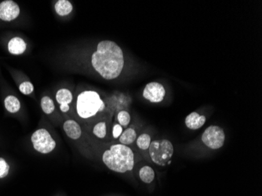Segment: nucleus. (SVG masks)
<instances>
[{"mask_svg":"<svg viewBox=\"0 0 262 196\" xmlns=\"http://www.w3.org/2000/svg\"><path fill=\"white\" fill-rule=\"evenodd\" d=\"M32 143L37 152L42 154H48L56 147L55 140L51 137L48 131L39 129L32 135Z\"/></svg>","mask_w":262,"mask_h":196,"instance_id":"5","label":"nucleus"},{"mask_svg":"<svg viewBox=\"0 0 262 196\" xmlns=\"http://www.w3.org/2000/svg\"><path fill=\"white\" fill-rule=\"evenodd\" d=\"M118 121L120 123V125L122 127H127L131 122V116L128 112L121 111L118 113Z\"/></svg>","mask_w":262,"mask_h":196,"instance_id":"20","label":"nucleus"},{"mask_svg":"<svg viewBox=\"0 0 262 196\" xmlns=\"http://www.w3.org/2000/svg\"><path fill=\"white\" fill-rule=\"evenodd\" d=\"M92 66L104 79L112 80L120 76L124 66L123 50L116 42L104 40L99 42L92 54Z\"/></svg>","mask_w":262,"mask_h":196,"instance_id":"1","label":"nucleus"},{"mask_svg":"<svg viewBox=\"0 0 262 196\" xmlns=\"http://www.w3.org/2000/svg\"><path fill=\"white\" fill-rule=\"evenodd\" d=\"M151 159L159 165H166L170 163L174 155V146L170 140H153L149 148Z\"/></svg>","mask_w":262,"mask_h":196,"instance_id":"4","label":"nucleus"},{"mask_svg":"<svg viewBox=\"0 0 262 196\" xmlns=\"http://www.w3.org/2000/svg\"><path fill=\"white\" fill-rule=\"evenodd\" d=\"M139 177L145 184H151L154 181L155 172L153 168L149 165H145L141 168L139 171Z\"/></svg>","mask_w":262,"mask_h":196,"instance_id":"14","label":"nucleus"},{"mask_svg":"<svg viewBox=\"0 0 262 196\" xmlns=\"http://www.w3.org/2000/svg\"><path fill=\"white\" fill-rule=\"evenodd\" d=\"M123 133V127L120 124H116L114 126L113 130H112V135H113L114 138H118L120 137V135Z\"/></svg>","mask_w":262,"mask_h":196,"instance_id":"23","label":"nucleus"},{"mask_svg":"<svg viewBox=\"0 0 262 196\" xmlns=\"http://www.w3.org/2000/svg\"><path fill=\"white\" fill-rule=\"evenodd\" d=\"M41 107H42L43 112L47 114V115L53 113L54 109H55L54 101L49 97H43L42 98V100H41Z\"/></svg>","mask_w":262,"mask_h":196,"instance_id":"17","label":"nucleus"},{"mask_svg":"<svg viewBox=\"0 0 262 196\" xmlns=\"http://www.w3.org/2000/svg\"><path fill=\"white\" fill-rule=\"evenodd\" d=\"M19 14V6L14 1L6 0L0 3V19L2 21H13L18 18Z\"/></svg>","mask_w":262,"mask_h":196,"instance_id":"8","label":"nucleus"},{"mask_svg":"<svg viewBox=\"0 0 262 196\" xmlns=\"http://www.w3.org/2000/svg\"><path fill=\"white\" fill-rule=\"evenodd\" d=\"M73 10L72 4L67 0H59L55 4V10L57 14L60 16H66L71 14Z\"/></svg>","mask_w":262,"mask_h":196,"instance_id":"12","label":"nucleus"},{"mask_svg":"<svg viewBox=\"0 0 262 196\" xmlns=\"http://www.w3.org/2000/svg\"><path fill=\"white\" fill-rule=\"evenodd\" d=\"M136 137H137V133L134 130L133 128H128L120 135V142L121 144L128 146L129 144L133 143V141L136 140Z\"/></svg>","mask_w":262,"mask_h":196,"instance_id":"16","label":"nucleus"},{"mask_svg":"<svg viewBox=\"0 0 262 196\" xmlns=\"http://www.w3.org/2000/svg\"><path fill=\"white\" fill-rule=\"evenodd\" d=\"M63 128L67 137L72 140H77L81 137V127L74 120H67L65 122Z\"/></svg>","mask_w":262,"mask_h":196,"instance_id":"10","label":"nucleus"},{"mask_svg":"<svg viewBox=\"0 0 262 196\" xmlns=\"http://www.w3.org/2000/svg\"><path fill=\"white\" fill-rule=\"evenodd\" d=\"M19 90L25 95H29L34 91V87L30 82H24L20 85Z\"/></svg>","mask_w":262,"mask_h":196,"instance_id":"22","label":"nucleus"},{"mask_svg":"<svg viewBox=\"0 0 262 196\" xmlns=\"http://www.w3.org/2000/svg\"><path fill=\"white\" fill-rule=\"evenodd\" d=\"M72 95L71 91L67 89H61L57 92L56 100L61 104H67L69 105L70 103L72 101Z\"/></svg>","mask_w":262,"mask_h":196,"instance_id":"15","label":"nucleus"},{"mask_svg":"<svg viewBox=\"0 0 262 196\" xmlns=\"http://www.w3.org/2000/svg\"><path fill=\"white\" fill-rule=\"evenodd\" d=\"M8 50L11 54L20 55L23 54L26 50V43L22 38L14 37L8 43Z\"/></svg>","mask_w":262,"mask_h":196,"instance_id":"11","label":"nucleus"},{"mask_svg":"<svg viewBox=\"0 0 262 196\" xmlns=\"http://www.w3.org/2000/svg\"><path fill=\"white\" fill-rule=\"evenodd\" d=\"M151 144V137L147 133L140 135L137 140V145L141 150L149 149Z\"/></svg>","mask_w":262,"mask_h":196,"instance_id":"19","label":"nucleus"},{"mask_svg":"<svg viewBox=\"0 0 262 196\" xmlns=\"http://www.w3.org/2000/svg\"><path fill=\"white\" fill-rule=\"evenodd\" d=\"M226 134L223 129L218 126H210L202 133V141L210 149H219L224 145Z\"/></svg>","mask_w":262,"mask_h":196,"instance_id":"6","label":"nucleus"},{"mask_svg":"<svg viewBox=\"0 0 262 196\" xmlns=\"http://www.w3.org/2000/svg\"><path fill=\"white\" fill-rule=\"evenodd\" d=\"M165 95L166 91L164 86L156 82L148 83L143 91V97L152 103H160L162 101Z\"/></svg>","mask_w":262,"mask_h":196,"instance_id":"7","label":"nucleus"},{"mask_svg":"<svg viewBox=\"0 0 262 196\" xmlns=\"http://www.w3.org/2000/svg\"><path fill=\"white\" fill-rule=\"evenodd\" d=\"M93 133L98 138H104L107 134L106 123L104 122H100L96 124L93 129Z\"/></svg>","mask_w":262,"mask_h":196,"instance_id":"18","label":"nucleus"},{"mask_svg":"<svg viewBox=\"0 0 262 196\" xmlns=\"http://www.w3.org/2000/svg\"><path fill=\"white\" fill-rule=\"evenodd\" d=\"M102 160L108 169L116 173L131 171L134 165V155L129 147L114 144L104 152Z\"/></svg>","mask_w":262,"mask_h":196,"instance_id":"2","label":"nucleus"},{"mask_svg":"<svg viewBox=\"0 0 262 196\" xmlns=\"http://www.w3.org/2000/svg\"><path fill=\"white\" fill-rule=\"evenodd\" d=\"M206 117L204 116H200L197 112H192L187 116L185 119V125L190 130L199 129L202 126L204 125L206 123Z\"/></svg>","mask_w":262,"mask_h":196,"instance_id":"9","label":"nucleus"},{"mask_svg":"<svg viewBox=\"0 0 262 196\" xmlns=\"http://www.w3.org/2000/svg\"><path fill=\"white\" fill-rule=\"evenodd\" d=\"M10 170V165H8L6 160L0 158V178H4L8 175Z\"/></svg>","mask_w":262,"mask_h":196,"instance_id":"21","label":"nucleus"},{"mask_svg":"<svg viewBox=\"0 0 262 196\" xmlns=\"http://www.w3.org/2000/svg\"><path fill=\"white\" fill-rule=\"evenodd\" d=\"M104 108V101L95 91H84L78 96L76 111L82 119L93 117L98 112H102Z\"/></svg>","mask_w":262,"mask_h":196,"instance_id":"3","label":"nucleus"},{"mask_svg":"<svg viewBox=\"0 0 262 196\" xmlns=\"http://www.w3.org/2000/svg\"><path fill=\"white\" fill-rule=\"evenodd\" d=\"M60 109L62 112H67L69 111V105L67 104H61Z\"/></svg>","mask_w":262,"mask_h":196,"instance_id":"24","label":"nucleus"},{"mask_svg":"<svg viewBox=\"0 0 262 196\" xmlns=\"http://www.w3.org/2000/svg\"><path fill=\"white\" fill-rule=\"evenodd\" d=\"M5 108L10 113H16L21 108V103L18 98L14 96L6 97L4 100Z\"/></svg>","mask_w":262,"mask_h":196,"instance_id":"13","label":"nucleus"}]
</instances>
